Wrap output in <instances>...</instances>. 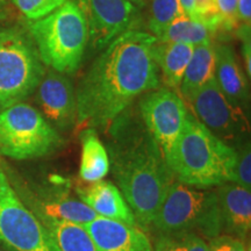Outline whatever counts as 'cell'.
<instances>
[{
	"instance_id": "cell-1",
	"label": "cell",
	"mask_w": 251,
	"mask_h": 251,
	"mask_svg": "<svg viewBox=\"0 0 251 251\" xmlns=\"http://www.w3.org/2000/svg\"><path fill=\"white\" fill-rule=\"evenodd\" d=\"M157 39L129 29L102 49L76 90L77 128L106 129L144 93L159 87Z\"/></svg>"
},
{
	"instance_id": "cell-2",
	"label": "cell",
	"mask_w": 251,
	"mask_h": 251,
	"mask_svg": "<svg viewBox=\"0 0 251 251\" xmlns=\"http://www.w3.org/2000/svg\"><path fill=\"white\" fill-rule=\"evenodd\" d=\"M107 152L117 186L141 229L148 230L174 175L161 147L133 105L108 126Z\"/></svg>"
},
{
	"instance_id": "cell-3",
	"label": "cell",
	"mask_w": 251,
	"mask_h": 251,
	"mask_svg": "<svg viewBox=\"0 0 251 251\" xmlns=\"http://www.w3.org/2000/svg\"><path fill=\"white\" fill-rule=\"evenodd\" d=\"M236 151L188 111L183 130L165 161L175 180L198 188L233 183Z\"/></svg>"
},
{
	"instance_id": "cell-4",
	"label": "cell",
	"mask_w": 251,
	"mask_h": 251,
	"mask_svg": "<svg viewBox=\"0 0 251 251\" xmlns=\"http://www.w3.org/2000/svg\"><path fill=\"white\" fill-rule=\"evenodd\" d=\"M29 34L43 64L63 75L79 69L90 43L89 26L74 0L29 24Z\"/></svg>"
},
{
	"instance_id": "cell-5",
	"label": "cell",
	"mask_w": 251,
	"mask_h": 251,
	"mask_svg": "<svg viewBox=\"0 0 251 251\" xmlns=\"http://www.w3.org/2000/svg\"><path fill=\"white\" fill-rule=\"evenodd\" d=\"M149 231L192 233L211 241L222 233L216 192L175 180L166 192Z\"/></svg>"
},
{
	"instance_id": "cell-6",
	"label": "cell",
	"mask_w": 251,
	"mask_h": 251,
	"mask_svg": "<svg viewBox=\"0 0 251 251\" xmlns=\"http://www.w3.org/2000/svg\"><path fill=\"white\" fill-rule=\"evenodd\" d=\"M45 75L29 33L18 27L0 30V112L29 98Z\"/></svg>"
},
{
	"instance_id": "cell-7",
	"label": "cell",
	"mask_w": 251,
	"mask_h": 251,
	"mask_svg": "<svg viewBox=\"0 0 251 251\" xmlns=\"http://www.w3.org/2000/svg\"><path fill=\"white\" fill-rule=\"evenodd\" d=\"M64 139L43 114L20 102L0 112V155L25 161L52 155Z\"/></svg>"
},
{
	"instance_id": "cell-8",
	"label": "cell",
	"mask_w": 251,
	"mask_h": 251,
	"mask_svg": "<svg viewBox=\"0 0 251 251\" xmlns=\"http://www.w3.org/2000/svg\"><path fill=\"white\" fill-rule=\"evenodd\" d=\"M0 244L11 251H61L46 226L20 199L0 168Z\"/></svg>"
},
{
	"instance_id": "cell-9",
	"label": "cell",
	"mask_w": 251,
	"mask_h": 251,
	"mask_svg": "<svg viewBox=\"0 0 251 251\" xmlns=\"http://www.w3.org/2000/svg\"><path fill=\"white\" fill-rule=\"evenodd\" d=\"M192 114L220 141L231 147L249 141V120L247 113L227 99L212 78L187 101Z\"/></svg>"
},
{
	"instance_id": "cell-10",
	"label": "cell",
	"mask_w": 251,
	"mask_h": 251,
	"mask_svg": "<svg viewBox=\"0 0 251 251\" xmlns=\"http://www.w3.org/2000/svg\"><path fill=\"white\" fill-rule=\"evenodd\" d=\"M137 109L165 157L174 148L186 120L188 108L184 99L177 91L158 87L141 97Z\"/></svg>"
},
{
	"instance_id": "cell-11",
	"label": "cell",
	"mask_w": 251,
	"mask_h": 251,
	"mask_svg": "<svg viewBox=\"0 0 251 251\" xmlns=\"http://www.w3.org/2000/svg\"><path fill=\"white\" fill-rule=\"evenodd\" d=\"M86 19L90 43L102 50L125 31L134 29L139 8L127 0H74Z\"/></svg>"
},
{
	"instance_id": "cell-12",
	"label": "cell",
	"mask_w": 251,
	"mask_h": 251,
	"mask_svg": "<svg viewBox=\"0 0 251 251\" xmlns=\"http://www.w3.org/2000/svg\"><path fill=\"white\" fill-rule=\"evenodd\" d=\"M71 180L61 176L50 178V185L41 190L37 196L23 192L19 196L26 200L28 207L37 214L64 220L77 225H85L97 218L96 213L80 200L71 196Z\"/></svg>"
},
{
	"instance_id": "cell-13",
	"label": "cell",
	"mask_w": 251,
	"mask_h": 251,
	"mask_svg": "<svg viewBox=\"0 0 251 251\" xmlns=\"http://www.w3.org/2000/svg\"><path fill=\"white\" fill-rule=\"evenodd\" d=\"M36 90L37 103L50 124L63 131L76 127V90L68 75L50 71Z\"/></svg>"
},
{
	"instance_id": "cell-14",
	"label": "cell",
	"mask_w": 251,
	"mask_h": 251,
	"mask_svg": "<svg viewBox=\"0 0 251 251\" xmlns=\"http://www.w3.org/2000/svg\"><path fill=\"white\" fill-rule=\"evenodd\" d=\"M83 227L99 251H153L148 236L137 226L97 216Z\"/></svg>"
},
{
	"instance_id": "cell-15",
	"label": "cell",
	"mask_w": 251,
	"mask_h": 251,
	"mask_svg": "<svg viewBox=\"0 0 251 251\" xmlns=\"http://www.w3.org/2000/svg\"><path fill=\"white\" fill-rule=\"evenodd\" d=\"M214 55V77L220 90L229 101L247 113L250 106L249 81L235 50L228 43H216Z\"/></svg>"
},
{
	"instance_id": "cell-16",
	"label": "cell",
	"mask_w": 251,
	"mask_h": 251,
	"mask_svg": "<svg viewBox=\"0 0 251 251\" xmlns=\"http://www.w3.org/2000/svg\"><path fill=\"white\" fill-rule=\"evenodd\" d=\"M222 233L246 242L251 228V193L240 185L226 183L215 190Z\"/></svg>"
},
{
	"instance_id": "cell-17",
	"label": "cell",
	"mask_w": 251,
	"mask_h": 251,
	"mask_svg": "<svg viewBox=\"0 0 251 251\" xmlns=\"http://www.w3.org/2000/svg\"><path fill=\"white\" fill-rule=\"evenodd\" d=\"M86 184H78L76 192L80 201L89 206L97 215L127 225L137 226L130 207L128 206L117 185L103 179Z\"/></svg>"
},
{
	"instance_id": "cell-18",
	"label": "cell",
	"mask_w": 251,
	"mask_h": 251,
	"mask_svg": "<svg viewBox=\"0 0 251 251\" xmlns=\"http://www.w3.org/2000/svg\"><path fill=\"white\" fill-rule=\"evenodd\" d=\"M193 49V46L185 45V43L157 41L153 49V57L158 70L162 72L166 87L178 92L185 70L192 57Z\"/></svg>"
},
{
	"instance_id": "cell-19",
	"label": "cell",
	"mask_w": 251,
	"mask_h": 251,
	"mask_svg": "<svg viewBox=\"0 0 251 251\" xmlns=\"http://www.w3.org/2000/svg\"><path fill=\"white\" fill-rule=\"evenodd\" d=\"M214 72L215 55L212 41L194 47L192 57L188 62L178 90L184 100L188 101L203 85L214 78Z\"/></svg>"
},
{
	"instance_id": "cell-20",
	"label": "cell",
	"mask_w": 251,
	"mask_h": 251,
	"mask_svg": "<svg viewBox=\"0 0 251 251\" xmlns=\"http://www.w3.org/2000/svg\"><path fill=\"white\" fill-rule=\"evenodd\" d=\"M81 158L79 177L84 183L102 180L108 175L109 157L105 144L93 128H84L80 133Z\"/></svg>"
},
{
	"instance_id": "cell-21",
	"label": "cell",
	"mask_w": 251,
	"mask_h": 251,
	"mask_svg": "<svg viewBox=\"0 0 251 251\" xmlns=\"http://www.w3.org/2000/svg\"><path fill=\"white\" fill-rule=\"evenodd\" d=\"M35 215L48 229L61 251H99L92 237L81 225L37 213Z\"/></svg>"
},
{
	"instance_id": "cell-22",
	"label": "cell",
	"mask_w": 251,
	"mask_h": 251,
	"mask_svg": "<svg viewBox=\"0 0 251 251\" xmlns=\"http://www.w3.org/2000/svg\"><path fill=\"white\" fill-rule=\"evenodd\" d=\"M212 31L205 25L181 14L165 28L164 31L157 37L158 42L185 43L196 47L202 43L211 42Z\"/></svg>"
},
{
	"instance_id": "cell-23",
	"label": "cell",
	"mask_w": 251,
	"mask_h": 251,
	"mask_svg": "<svg viewBox=\"0 0 251 251\" xmlns=\"http://www.w3.org/2000/svg\"><path fill=\"white\" fill-rule=\"evenodd\" d=\"M153 251H209L208 243L192 233L157 234Z\"/></svg>"
},
{
	"instance_id": "cell-24",
	"label": "cell",
	"mask_w": 251,
	"mask_h": 251,
	"mask_svg": "<svg viewBox=\"0 0 251 251\" xmlns=\"http://www.w3.org/2000/svg\"><path fill=\"white\" fill-rule=\"evenodd\" d=\"M184 14L179 0H151L148 28L151 35L158 37L175 19Z\"/></svg>"
},
{
	"instance_id": "cell-25",
	"label": "cell",
	"mask_w": 251,
	"mask_h": 251,
	"mask_svg": "<svg viewBox=\"0 0 251 251\" xmlns=\"http://www.w3.org/2000/svg\"><path fill=\"white\" fill-rule=\"evenodd\" d=\"M67 0H13L14 5L28 20L36 21L57 9Z\"/></svg>"
},
{
	"instance_id": "cell-26",
	"label": "cell",
	"mask_w": 251,
	"mask_h": 251,
	"mask_svg": "<svg viewBox=\"0 0 251 251\" xmlns=\"http://www.w3.org/2000/svg\"><path fill=\"white\" fill-rule=\"evenodd\" d=\"M236 159L234 166L233 183L246 190H251V147L250 140L235 148Z\"/></svg>"
},
{
	"instance_id": "cell-27",
	"label": "cell",
	"mask_w": 251,
	"mask_h": 251,
	"mask_svg": "<svg viewBox=\"0 0 251 251\" xmlns=\"http://www.w3.org/2000/svg\"><path fill=\"white\" fill-rule=\"evenodd\" d=\"M190 18L205 25L212 33H215L221 27V17L216 0H194Z\"/></svg>"
},
{
	"instance_id": "cell-28",
	"label": "cell",
	"mask_w": 251,
	"mask_h": 251,
	"mask_svg": "<svg viewBox=\"0 0 251 251\" xmlns=\"http://www.w3.org/2000/svg\"><path fill=\"white\" fill-rule=\"evenodd\" d=\"M238 0H216L220 17H221V29L227 33L235 31L238 28L237 23Z\"/></svg>"
},
{
	"instance_id": "cell-29",
	"label": "cell",
	"mask_w": 251,
	"mask_h": 251,
	"mask_svg": "<svg viewBox=\"0 0 251 251\" xmlns=\"http://www.w3.org/2000/svg\"><path fill=\"white\" fill-rule=\"evenodd\" d=\"M209 251H247L246 242L230 235H219L208 241Z\"/></svg>"
},
{
	"instance_id": "cell-30",
	"label": "cell",
	"mask_w": 251,
	"mask_h": 251,
	"mask_svg": "<svg viewBox=\"0 0 251 251\" xmlns=\"http://www.w3.org/2000/svg\"><path fill=\"white\" fill-rule=\"evenodd\" d=\"M237 23L240 31H250L251 25V0H238L237 4Z\"/></svg>"
},
{
	"instance_id": "cell-31",
	"label": "cell",
	"mask_w": 251,
	"mask_h": 251,
	"mask_svg": "<svg viewBox=\"0 0 251 251\" xmlns=\"http://www.w3.org/2000/svg\"><path fill=\"white\" fill-rule=\"evenodd\" d=\"M237 36L242 40V55L244 61V71L248 78L251 77V36L250 31L240 33Z\"/></svg>"
},
{
	"instance_id": "cell-32",
	"label": "cell",
	"mask_w": 251,
	"mask_h": 251,
	"mask_svg": "<svg viewBox=\"0 0 251 251\" xmlns=\"http://www.w3.org/2000/svg\"><path fill=\"white\" fill-rule=\"evenodd\" d=\"M193 1L194 0H179L181 9H183L184 14L187 15V17H191V13H192Z\"/></svg>"
},
{
	"instance_id": "cell-33",
	"label": "cell",
	"mask_w": 251,
	"mask_h": 251,
	"mask_svg": "<svg viewBox=\"0 0 251 251\" xmlns=\"http://www.w3.org/2000/svg\"><path fill=\"white\" fill-rule=\"evenodd\" d=\"M127 1L131 2V4L136 6L137 8H141V7H143V6L147 4V0H127Z\"/></svg>"
},
{
	"instance_id": "cell-34",
	"label": "cell",
	"mask_w": 251,
	"mask_h": 251,
	"mask_svg": "<svg viewBox=\"0 0 251 251\" xmlns=\"http://www.w3.org/2000/svg\"><path fill=\"white\" fill-rule=\"evenodd\" d=\"M0 251H11L8 249V248H6L5 246H2V244H0Z\"/></svg>"
},
{
	"instance_id": "cell-35",
	"label": "cell",
	"mask_w": 251,
	"mask_h": 251,
	"mask_svg": "<svg viewBox=\"0 0 251 251\" xmlns=\"http://www.w3.org/2000/svg\"><path fill=\"white\" fill-rule=\"evenodd\" d=\"M2 1V0H0V2H1Z\"/></svg>"
}]
</instances>
